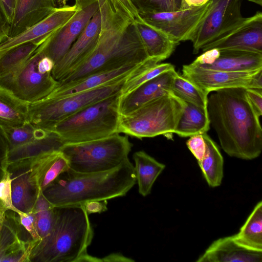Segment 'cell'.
<instances>
[{
  "label": "cell",
  "instance_id": "f6af8a7d",
  "mask_svg": "<svg viewBox=\"0 0 262 262\" xmlns=\"http://www.w3.org/2000/svg\"><path fill=\"white\" fill-rule=\"evenodd\" d=\"M106 201H94L86 203L84 206L88 214L101 213L107 209Z\"/></svg>",
  "mask_w": 262,
  "mask_h": 262
},
{
  "label": "cell",
  "instance_id": "7bdbcfd3",
  "mask_svg": "<svg viewBox=\"0 0 262 262\" xmlns=\"http://www.w3.org/2000/svg\"><path fill=\"white\" fill-rule=\"evenodd\" d=\"M10 25L5 6L0 0V43L8 38Z\"/></svg>",
  "mask_w": 262,
  "mask_h": 262
},
{
  "label": "cell",
  "instance_id": "d590c367",
  "mask_svg": "<svg viewBox=\"0 0 262 262\" xmlns=\"http://www.w3.org/2000/svg\"><path fill=\"white\" fill-rule=\"evenodd\" d=\"M139 14L175 11L183 8L182 0H130Z\"/></svg>",
  "mask_w": 262,
  "mask_h": 262
},
{
  "label": "cell",
  "instance_id": "603a6c76",
  "mask_svg": "<svg viewBox=\"0 0 262 262\" xmlns=\"http://www.w3.org/2000/svg\"><path fill=\"white\" fill-rule=\"evenodd\" d=\"M217 58L209 65L197 66L209 70L229 72L251 71L262 69V52L244 49H219Z\"/></svg>",
  "mask_w": 262,
  "mask_h": 262
},
{
  "label": "cell",
  "instance_id": "ee69618b",
  "mask_svg": "<svg viewBox=\"0 0 262 262\" xmlns=\"http://www.w3.org/2000/svg\"><path fill=\"white\" fill-rule=\"evenodd\" d=\"M220 50L218 49H212L203 52L192 63L197 66L209 65L212 63L219 57Z\"/></svg>",
  "mask_w": 262,
  "mask_h": 262
},
{
  "label": "cell",
  "instance_id": "60d3db41",
  "mask_svg": "<svg viewBox=\"0 0 262 262\" xmlns=\"http://www.w3.org/2000/svg\"><path fill=\"white\" fill-rule=\"evenodd\" d=\"M115 8L127 14L134 22H140L142 20L137 9L130 0H110Z\"/></svg>",
  "mask_w": 262,
  "mask_h": 262
},
{
  "label": "cell",
  "instance_id": "83f0119b",
  "mask_svg": "<svg viewBox=\"0 0 262 262\" xmlns=\"http://www.w3.org/2000/svg\"><path fill=\"white\" fill-rule=\"evenodd\" d=\"M210 125L207 109L185 102L183 112L174 134L181 137H189L207 133Z\"/></svg>",
  "mask_w": 262,
  "mask_h": 262
},
{
  "label": "cell",
  "instance_id": "44dd1931",
  "mask_svg": "<svg viewBox=\"0 0 262 262\" xmlns=\"http://www.w3.org/2000/svg\"><path fill=\"white\" fill-rule=\"evenodd\" d=\"M32 248L19 237L16 212L8 211L0 225V262H28Z\"/></svg>",
  "mask_w": 262,
  "mask_h": 262
},
{
  "label": "cell",
  "instance_id": "4fadbf2b",
  "mask_svg": "<svg viewBox=\"0 0 262 262\" xmlns=\"http://www.w3.org/2000/svg\"><path fill=\"white\" fill-rule=\"evenodd\" d=\"M210 3L211 0L201 6L139 15L144 22L179 43L180 41L188 40L190 34L205 15Z\"/></svg>",
  "mask_w": 262,
  "mask_h": 262
},
{
  "label": "cell",
  "instance_id": "ba28073f",
  "mask_svg": "<svg viewBox=\"0 0 262 262\" xmlns=\"http://www.w3.org/2000/svg\"><path fill=\"white\" fill-rule=\"evenodd\" d=\"M125 79L71 95L47 96L29 103V121L37 128L50 130L55 124L85 107L120 92Z\"/></svg>",
  "mask_w": 262,
  "mask_h": 262
},
{
  "label": "cell",
  "instance_id": "d4e9b609",
  "mask_svg": "<svg viewBox=\"0 0 262 262\" xmlns=\"http://www.w3.org/2000/svg\"><path fill=\"white\" fill-rule=\"evenodd\" d=\"M29 121V103L0 86V127H17Z\"/></svg>",
  "mask_w": 262,
  "mask_h": 262
},
{
  "label": "cell",
  "instance_id": "f546056e",
  "mask_svg": "<svg viewBox=\"0 0 262 262\" xmlns=\"http://www.w3.org/2000/svg\"><path fill=\"white\" fill-rule=\"evenodd\" d=\"M243 246L252 250L262 251V202L255 206L239 232L233 235Z\"/></svg>",
  "mask_w": 262,
  "mask_h": 262
},
{
  "label": "cell",
  "instance_id": "8fae6325",
  "mask_svg": "<svg viewBox=\"0 0 262 262\" xmlns=\"http://www.w3.org/2000/svg\"><path fill=\"white\" fill-rule=\"evenodd\" d=\"M243 0H211L205 15L190 34L193 54L214 41L244 18L241 7Z\"/></svg>",
  "mask_w": 262,
  "mask_h": 262
},
{
  "label": "cell",
  "instance_id": "f907efd6",
  "mask_svg": "<svg viewBox=\"0 0 262 262\" xmlns=\"http://www.w3.org/2000/svg\"><path fill=\"white\" fill-rule=\"evenodd\" d=\"M69 0H56L57 7H60L66 5L67 2Z\"/></svg>",
  "mask_w": 262,
  "mask_h": 262
},
{
  "label": "cell",
  "instance_id": "b9f144b4",
  "mask_svg": "<svg viewBox=\"0 0 262 262\" xmlns=\"http://www.w3.org/2000/svg\"><path fill=\"white\" fill-rule=\"evenodd\" d=\"M247 98L258 115H262V90L246 89Z\"/></svg>",
  "mask_w": 262,
  "mask_h": 262
},
{
  "label": "cell",
  "instance_id": "d6a6232c",
  "mask_svg": "<svg viewBox=\"0 0 262 262\" xmlns=\"http://www.w3.org/2000/svg\"><path fill=\"white\" fill-rule=\"evenodd\" d=\"M32 211L35 215L38 233L41 239L49 234L53 226L56 207L45 198L41 191Z\"/></svg>",
  "mask_w": 262,
  "mask_h": 262
},
{
  "label": "cell",
  "instance_id": "d6986e66",
  "mask_svg": "<svg viewBox=\"0 0 262 262\" xmlns=\"http://www.w3.org/2000/svg\"><path fill=\"white\" fill-rule=\"evenodd\" d=\"M262 251L249 249L237 242L233 235L214 241L197 262H261Z\"/></svg>",
  "mask_w": 262,
  "mask_h": 262
},
{
  "label": "cell",
  "instance_id": "3957f363",
  "mask_svg": "<svg viewBox=\"0 0 262 262\" xmlns=\"http://www.w3.org/2000/svg\"><path fill=\"white\" fill-rule=\"evenodd\" d=\"M134 166L128 158L110 170L80 172L69 168L41 191L54 207L84 205L124 196L135 185Z\"/></svg>",
  "mask_w": 262,
  "mask_h": 262
},
{
  "label": "cell",
  "instance_id": "e575fe53",
  "mask_svg": "<svg viewBox=\"0 0 262 262\" xmlns=\"http://www.w3.org/2000/svg\"><path fill=\"white\" fill-rule=\"evenodd\" d=\"M15 212L19 238L33 248L41 239L38 233L34 213L33 211L24 213L16 210Z\"/></svg>",
  "mask_w": 262,
  "mask_h": 262
},
{
  "label": "cell",
  "instance_id": "30bf717a",
  "mask_svg": "<svg viewBox=\"0 0 262 262\" xmlns=\"http://www.w3.org/2000/svg\"><path fill=\"white\" fill-rule=\"evenodd\" d=\"M53 152L8 164L12 203L16 210L24 213L32 211L41 191L42 177Z\"/></svg>",
  "mask_w": 262,
  "mask_h": 262
},
{
  "label": "cell",
  "instance_id": "5bb4252c",
  "mask_svg": "<svg viewBox=\"0 0 262 262\" xmlns=\"http://www.w3.org/2000/svg\"><path fill=\"white\" fill-rule=\"evenodd\" d=\"M98 9V0L79 8L65 25L50 36L38 48L56 64L67 53Z\"/></svg>",
  "mask_w": 262,
  "mask_h": 262
},
{
  "label": "cell",
  "instance_id": "836d02e7",
  "mask_svg": "<svg viewBox=\"0 0 262 262\" xmlns=\"http://www.w3.org/2000/svg\"><path fill=\"white\" fill-rule=\"evenodd\" d=\"M7 136L9 150L29 143L45 135L49 130L37 128L29 121L17 127L4 129Z\"/></svg>",
  "mask_w": 262,
  "mask_h": 262
},
{
  "label": "cell",
  "instance_id": "7dc6e473",
  "mask_svg": "<svg viewBox=\"0 0 262 262\" xmlns=\"http://www.w3.org/2000/svg\"><path fill=\"white\" fill-rule=\"evenodd\" d=\"M103 261H133L134 260L123 256L122 254H112L102 258Z\"/></svg>",
  "mask_w": 262,
  "mask_h": 262
},
{
  "label": "cell",
  "instance_id": "9c48e42d",
  "mask_svg": "<svg viewBox=\"0 0 262 262\" xmlns=\"http://www.w3.org/2000/svg\"><path fill=\"white\" fill-rule=\"evenodd\" d=\"M54 62L38 48L19 68L0 77V86L30 103L48 96L59 84L52 72Z\"/></svg>",
  "mask_w": 262,
  "mask_h": 262
},
{
  "label": "cell",
  "instance_id": "484cf974",
  "mask_svg": "<svg viewBox=\"0 0 262 262\" xmlns=\"http://www.w3.org/2000/svg\"><path fill=\"white\" fill-rule=\"evenodd\" d=\"M63 144L60 138L55 132L49 130L45 135L10 150L8 153V164L60 150Z\"/></svg>",
  "mask_w": 262,
  "mask_h": 262
},
{
  "label": "cell",
  "instance_id": "7a4b0ae2",
  "mask_svg": "<svg viewBox=\"0 0 262 262\" xmlns=\"http://www.w3.org/2000/svg\"><path fill=\"white\" fill-rule=\"evenodd\" d=\"M210 124L221 146L229 156L252 160L262 151L259 116L250 103L244 88L213 91L208 97Z\"/></svg>",
  "mask_w": 262,
  "mask_h": 262
},
{
  "label": "cell",
  "instance_id": "cb8c5ba5",
  "mask_svg": "<svg viewBox=\"0 0 262 262\" xmlns=\"http://www.w3.org/2000/svg\"><path fill=\"white\" fill-rule=\"evenodd\" d=\"M135 23L149 58L162 61L168 58L179 44L143 20Z\"/></svg>",
  "mask_w": 262,
  "mask_h": 262
},
{
  "label": "cell",
  "instance_id": "7c38bea8",
  "mask_svg": "<svg viewBox=\"0 0 262 262\" xmlns=\"http://www.w3.org/2000/svg\"><path fill=\"white\" fill-rule=\"evenodd\" d=\"M182 71L184 77L208 93L230 88L262 90V69L229 72L206 69L191 63L184 65Z\"/></svg>",
  "mask_w": 262,
  "mask_h": 262
},
{
  "label": "cell",
  "instance_id": "7402d4cb",
  "mask_svg": "<svg viewBox=\"0 0 262 262\" xmlns=\"http://www.w3.org/2000/svg\"><path fill=\"white\" fill-rule=\"evenodd\" d=\"M56 7V0H15L8 38L40 21Z\"/></svg>",
  "mask_w": 262,
  "mask_h": 262
},
{
  "label": "cell",
  "instance_id": "9a60e30c",
  "mask_svg": "<svg viewBox=\"0 0 262 262\" xmlns=\"http://www.w3.org/2000/svg\"><path fill=\"white\" fill-rule=\"evenodd\" d=\"M99 9L63 58L52 70L54 78L60 81L75 71L90 55L97 44L101 27Z\"/></svg>",
  "mask_w": 262,
  "mask_h": 262
},
{
  "label": "cell",
  "instance_id": "816d5d0a",
  "mask_svg": "<svg viewBox=\"0 0 262 262\" xmlns=\"http://www.w3.org/2000/svg\"><path fill=\"white\" fill-rule=\"evenodd\" d=\"M248 1L254 3L256 4H258L260 6L262 5V0H248Z\"/></svg>",
  "mask_w": 262,
  "mask_h": 262
},
{
  "label": "cell",
  "instance_id": "c3c4849f",
  "mask_svg": "<svg viewBox=\"0 0 262 262\" xmlns=\"http://www.w3.org/2000/svg\"><path fill=\"white\" fill-rule=\"evenodd\" d=\"M210 0H182L183 8L201 6Z\"/></svg>",
  "mask_w": 262,
  "mask_h": 262
},
{
  "label": "cell",
  "instance_id": "f35d334b",
  "mask_svg": "<svg viewBox=\"0 0 262 262\" xmlns=\"http://www.w3.org/2000/svg\"><path fill=\"white\" fill-rule=\"evenodd\" d=\"M186 145L198 162L204 157L206 151V143L202 134H196L189 137Z\"/></svg>",
  "mask_w": 262,
  "mask_h": 262
},
{
  "label": "cell",
  "instance_id": "277c9868",
  "mask_svg": "<svg viewBox=\"0 0 262 262\" xmlns=\"http://www.w3.org/2000/svg\"><path fill=\"white\" fill-rule=\"evenodd\" d=\"M93 235L84 205L56 207L53 226L32 249L29 262H102L87 252Z\"/></svg>",
  "mask_w": 262,
  "mask_h": 262
},
{
  "label": "cell",
  "instance_id": "8d00e7d4",
  "mask_svg": "<svg viewBox=\"0 0 262 262\" xmlns=\"http://www.w3.org/2000/svg\"><path fill=\"white\" fill-rule=\"evenodd\" d=\"M70 168L69 162L60 150L53 151L46 166L41 183V191L59 175Z\"/></svg>",
  "mask_w": 262,
  "mask_h": 262
},
{
  "label": "cell",
  "instance_id": "ab89813d",
  "mask_svg": "<svg viewBox=\"0 0 262 262\" xmlns=\"http://www.w3.org/2000/svg\"><path fill=\"white\" fill-rule=\"evenodd\" d=\"M9 142L6 133L0 127V181L7 171L8 166Z\"/></svg>",
  "mask_w": 262,
  "mask_h": 262
},
{
  "label": "cell",
  "instance_id": "ffe728a7",
  "mask_svg": "<svg viewBox=\"0 0 262 262\" xmlns=\"http://www.w3.org/2000/svg\"><path fill=\"white\" fill-rule=\"evenodd\" d=\"M142 63L126 65L120 68L94 73L66 84H59L48 96L62 97L71 95L123 80Z\"/></svg>",
  "mask_w": 262,
  "mask_h": 262
},
{
  "label": "cell",
  "instance_id": "6da1fadb",
  "mask_svg": "<svg viewBox=\"0 0 262 262\" xmlns=\"http://www.w3.org/2000/svg\"><path fill=\"white\" fill-rule=\"evenodd\" d=\"M101 27L97 44L88 58L59 81L66 84L94 73L129 64H139L149 57L135 22L110 0H98Z\"/></svg>",
  "mask_w": 262,
  "mask_h": 262
},
{
  "label": "cell",
  "instance_id": "681fc988",
  "mask_svg": "<svg viewBox=\"0 0 262 262\" xmlns=\"http://www.w3.org/2000/svg\"><path fill=\"white\" fill-rule=\"evenodd\" d=\"M97 0H74L75 4L79 8L86 6Z\"/></svg>",
  "mask_w": 262,
  "mask_h": 262
},
{
  "label": "cell",
  "instance_id": "e0dca14e",
  "mask_svg": "<svg viewBox=\"0 0 262 262\" xmlns=\"http://www.w3.org/2000/svg\"><path fill=\"white\" fill-rule=\"evenodd\" d=\"M79 9L75 4L56 7L40 21L17 35L0 43V54L29 42H35L40 45L50 36L65 25Z\"/></svg>",
  "mask_w": 262,
  "mask_h": 262
},
{
  "label": "cell",
  "instance_id": "bcb514c9",
  "mask_svg": "<svg viewBox=\"0 0 262 262\" xmlns=\"http://www.w3.org/2000/svg\"><path fill=\"white\" fill-rule=\"evenodd\" d=\"M6 9L7 13L10 22L11 23L12 18L15 7V0H1Z\"/></svg>",
  "mask_w": 262,
  "mask_h": 262
},
{
  "label": "cell",
  "instance_id": "4dcf8cb0",
  "mask_svg": "<svg viewBox=\"0 0 262 262\" xmlns=\"http://www.w3.org/2000/svg\"><path fill=\"white\" fill-rule=\"evenodd\" d=\"M171 92L186 102L207 109L209 93L178 73L174 76L171 87Z\"/></svg>",
  "mask_w": 262,
  "mask_h": 262
},
{
  "label": "cell",
  "instance_id": "ac0fdd59",
  "mask_svg": "<svg viewBox=\"0 0 262 262\" xmlns=\"http://www.w3.org/2000/svg\"><path fill=\"white\" fill-rule=\"evenodd\" d=\"M175 69L164 72L142 83L130 93L120 96L118 111L120 115L131 113L148 101L171 92Z\"/></svg>",
  "mask_w": 262,
  "mask_h": 262
},
{
  "label": "cell",
  "instance_id": "74e56055",
  "mask_svg": "<svg viewBox=\"0 0 262 262\" xmlns=\"http://www.w3.org/2000/svg\"><path fill=\"white\" fill-rule=\"evenodd\" d=\"M9 210L15 212L16 209L12 203L11 179L10 173L7 170L0 181V225Z\"/></svg>",
  "mask_w": 262,
  "mask_h": 262
},
{
  "label": "cell",
  "instance_id": "8992f818",
  "mask_svg": "<svg viewBox=\"0 0 262 262\" xmlns=\"http://www.w3.org/2000/svg\"><path fill=\"white\" fill-rule=\"evenodd\" d=\"M185 106V102L172 92L157 97L120 115L118 133L140 139L159 135L171 139Z\"/></svg>",
  "mask_w": 262,
  "mask_h": 262
},
{
  "label": "cell",
  "instance_id": "f1b7e54d",
  "mask_svg": "<svg viewBox=\"0 0 262 262\" xmlns=\"http://www.w3.org/2000/svg\"><path fill=\"white\" fill-rule=\"evenodd\" d=\"M202 135L206 143V151L202 159L198 162L208 184L216 187L221 184L223 178V157L207 133Z\"/></svg>",
  "mask_w": 262,
  "mask_h": 262
},
{
  "label": "cell",
  "instance_id": "1f68e13d",
  "mask_svg": "<svg viewBox=\"0 0 262 262\" xmlns=\"http://www.w3.org/2000/svg\"><path fill=\"white\" fill-rule=\"evenodd\" d=\"M40 46L29 42L17 46L0 54V77L4 76L21 66Z\"/></svg>",
  "mask_w": 262,
  "mask_h": 262
},
{
  "label": "cell",
  "instance_id": "52a82bcc",
  "mask_svg": "<svg viewBox=\"0 0 262 262\" xmlns=\"http://www.w3.org/2000/svg\"><path fill=\"white\" fill-rule=\"evenodd\" d=\"M133 144L127 135L115 133L85 142L64 144L60 151L67 159L70 168L80 172L112 169L128 159Z\"/></svg>",
  "mask_w": 262,
  "mask_h": 262
},
{
  "label": "cell",
  "instance_id": "4316f807",
  "mask_svg": "<svg viewBox=\"0 0 262 262\" xmlns=\"http://www.w3.org/2000/svg\"><path fill=\"white\" fill-rule=\"evenodd\" d=\"M133 158L139 192L146 196L150 193L155 182L165 169V165L143 150L135 152Z\"/></svg>",
  "mask_w": 262,
  "mask_h": 262
},
{
  "label": "cell",
  "instance_id": "5b68a950",
  "mask_svg": "<svg viewBox=\"0 0 262 262\" xmlns=\"http://www.w3.org/2000/svg\"><path fill=\"white\" fill-rule=\"evenodd\" d=\"M120 92L95 102L55 124L63 144L91 141L118 133Z\"/></svg>",
  "mask_w": 262,
  "mask_h": 262
},
{
  "label": "cell",
  "instance_id": "2e32d148",
  "mask_svg": "<svg viewBox=\"0 0 262 262\" xmlns=\"http://www.w3.org/2000/svg\"><path fill=\"white\" fill-rule=\"evenodd\" d=\"M244 49L262 52V13L244 17L214 41L202 48L203 52L212 49Z\"/></svg>",
  "mask_w": 262,
  "mask_h": 262
}]
</instances>
